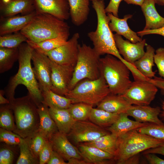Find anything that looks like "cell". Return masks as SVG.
<instances>
[{
  "label": "cell",
  "instance_id": "1",
  "mask_svg": "<svg viewBox=\"0 0 164 164\" xmlns=\"http://www.w3.org/2000/svg\"><path fill=\"white\" fill-rule=\"evenodd\" d=\"M18 48L19 69L17 73L9 79L4 91L5 94L10 103L15 98V91L17 86L24 85L28 90V94L38 106L43 100L31 64L34 49L26 42L22 43Z\"/></svg>",
  "mask_w": 164,
  "mask_h": 164
},
{
  "label": "cell",
  "instance_id": "2",
  "mask_svg": "<svg viewBox=\"0 0 164 164\" xmlns=\"http://www.w3.org/2000/svg\"><path fill=\"white\" fill-rule=\"evenodd\" d=\"M92 3L97 15V25L96 29L88 33L87 36L92 42L93 48L100 56L105 54L112 55L125 63L131 71H134L135 66L124 60L116 46L114 34L109 26L110 20L105 12L104 0H94Z\"/></svg>",
  "mask_w": 164,
  "mask_h": 164
},
{
  "label": "cell",
  "instance_id": "3",
  "mask_svg": "<svg viewBox=\"0 0 164 164\" xmlns=\"http://www.w3.org/2000/svg\"><path fill=\"white\" fill-rule=\"evenodd\" d=\"M28 40L38 43L57 37L68 39L70 27L64 20L47 13H37L20 31Z\"/></svg>",
  "mask_w": 164,
  "mask_h": 164
},
{
  "label": "cell",
  "instance_id": "4",
  "mask_svg": "<svg viewBox=\"0 0 164 164\" xmlns=\"http://www.w3.org/2000/svg\"><path fill=\"white\" fill-rule=\"evenodd\" d=\"M9 105L14 115L15 128L14 132L26 138L38 131L39 118L37 106L28 94L15 98Z\"/></svg>",
  "mask_w": 164,
  "mask_h": 164
},
{
  "label": "cell",
  "instance_id": "5",
  "mask_svg": "<svg viewBox=\"0 0 164 164\" xmlns=\"http://www.w3.org/2000/svg\"><path fill=\"white\" fill-rule=\"evenodd\" d=\"M101 74L108 84L110 93L121 95L130 86V70L123 62L114 56L107 54L100 59Z\"/></svg>",
  "mask_w": 164,
  "mask_h": 164
},
{
  "label": "cell",
  "instance_id": "6",
  "mask_svg": "<svg viewBox=\"0 0 164 164\" xmlns=\"http://www.w3.org/2000/svg\"><path fill=\"white\" fill-rule=\"evenodd\" d=\"M164 142V141L140 133L136 129L131 130L118 137V149L114 160L117 164H124L131 157Z\"/></svg>",
  "mask_w": 164,
  "mask_h": 164
},
{
  "label": "cell",
  "instance_id": "7",
  "mask_svg": "<svg viewBox=\"0 0 164 164\" xmlns=\"http://www.w3.org/2000/svg\"><path fill=\"white\" fill-rule=\"evenodd\" d=\"M110 93L108 86L101 74L97 79H85L79 82L65 96L71 100L73 104L83 102L97 105Z\"/></svg>",
  "mask_w": 164,
  "mask_h": 164
},
{
  "label": "cell",
  "instance_id": "8",
  "mask_svg": "<svg viewBox=\"0 0 164 164\" xmlns=\"http://www.w3.org/2000/svg\"><path fill=\"white\" fill-rule=\"evenodd\" d=\"M100 56L93 48L85 44H79L77 60L68 87L69 91L82 80H95L100 77Z\"/></svg>",
  "mask_w": 164,
  "mask_h": 164
},
{
  "label": "cell",
  "instance_id": "9",
  "mask_svg": "<svg viewBox=\"0 0 164 164\" xmlns=\"http://www.w3.org/2000/svg\"><path fill=\"white\" fill-rule=\"evenodd\" d=\"M158 91V88L149 80H136L121 95L132 105H149Z\"/></svg>",
  "mask_w": 164,
  "mask_h": 164
},
{
  "label": "cell",
  "instance_id": "10",
  "mask_svg": "<svg viewBox=\"0 0 164 164\" xmlns=\"http://www.w3.org/2000/svg\"><path fill=\"white\" fill-rule=\"evenodd\" d=\"M80 36L79 33L76 32L65 44L50 51L41 53L57 64L75 67L78 59Z\"/></svg>",
  "mask_w": 164,
  "mask_h": 164
},
{
  "label": "cell",
  "instance_id": "11",
  "mask_svg": "<svg viewBox=\"0 0 164 164\" xmlns=\"http://www.w3.org/2000/svg\"><path fill=\"white\" fill-rule=\"evenodd\" d=\"M110 132L89 121H75L67 135L77 145L93 141Z\"/></svg>",
  "mask_w": 164,
  "mask_h": 164
},
{
  "label": "cell",
  "instance_id": "12",
  "mask_svg": "<svg viewBox=\"0 0 164 164\" xmlns=\"http://www.w3.org/2000/svg\"><path fill=\"white\" fill-rule=\"evenodd\" d=\"M31 60L33 64V71L41 91L50 90L52 87L51 60L44 53L34 49Z\"/></svg>",
  "mask_w": 164,
  "mask_h": 164
},
{
  "label": "cell",
  "instance_id": "13",
  "mask_svg": "<svg viewBox=\"0 0 164 164\" xmlns=\"http://www.w3.org/2000/svg\"><path fill=\"white\" fill-rule=\"evenodd\" d=\"M51 90L64 96L69 92L68 87L73 77L75 67L57 64L51 60Z\"/></svg>",
  "mask_w": 164,
  "mask_h": 164
},
{
  "label": "cell",
  "instance_id": "14",
  "mask_svg": "<svg viewBox=\"0 0 164 164\" xmlns=\"http://www.w3.org/2000/svg\"><path fill=\"white\" fill-rule=\"evenodd\" d=\"M116 46L120 54L127 62L133 64L144 54V47L147 44L145 39L136 43L124 40L121 36L114 34Z\"/></svg>",
  "mask_w": 164,
  "mask_h": 164
},
{
  "label": "cell",
  "instance_id": "15",
  "mask_svg": "<svg viewBox=\"0 0 164 164\" xmlns=\"http://www.w3.org/2000/svg\"><path fill=\"white\" fill-rule=\"evenodd\" d=\"M33 0L37 13L49 14L64 21L70 17L67 0Z\"/></svg>",
  "mask_w": 164,
  "mask_h": 164
},
{
  "label": "cell",
  "instance_id": "16",
  "mask_svg": "<svg viewBox=\"0 0 164 164\" xmlns=\"http://www.w3.org/2000/svg\"><path fill=\"white\" fill-rule=\"evenodd\" d=\"M53 149L59 154L65 161L72 158L83 159L78 148L68 140L67 135L59 131L53 135L48 139Z\"/></svg>",
  "mask_w": 164,
  "mask_h": 164
},
{
  "label": "cell",
  "instance_id": "17",
  "mask_svg": "<svg viewBox=\"0 0 164 164\" xmlns=\"http://www.w3.org/2000/svg\"><path fill=\"white\" fill-rule=\"evenodd\" d=\"M35 11L33 0H0V18Z\"/></svg>",
  "mask_w": 164,
  "mask_h": 164
},
{
  "label": "cell",
  "instance_id": "18",
  "mask_svg": "<svg viewBox=\"0 0 164 164\" xmlns=\"http://www.w3.org/2000/svg\"><path fill=\"white\" fill-rule=\"evenodd\" d=\"M161 112L159 107H151L149 105H132L126 113L133 117L136 121L140 122H147L158 124H164L159 118Z\"/></svg>",
  "mask_w": 164,
  "mask_h": 164
},
{
  "label": "cell",
  "instance_id": "19",
  "mask_svg": "<svg viewBox=\"0 0 164 164\" xmlns=\"http://www.w3.org/2000/svg\"><path fill=\"white\" fill-rule=\"evenodd\" d=\"M34 11L22 15L0 18V36L18 32L25 27L36 15Z\"/></svg>",
  "mask_w": 164,
  "mask_h": 164
},
{
  "label": "cell",
  "instance_id": "20",
  "mask_svg": "<svg viewBox=\"0 0 164 164\" xmlns=\"http://www.w3.org/2000/svg\"><path fill=\"white\" fill-rule=\"evenodd\" d=\"M107 15L110 20L109 26L112 32H115L116 33L123 36L133 43H136L142 40L137 32L130 28L128 24L127 20L132 18V15H125L123 19H120L111 13H108Z\"/></svg>",
  "mask_w": 164,
  "mask_h": 164
},
{
  "label": "cell",
  "instance_id": "21",
  "mask_svg": "<svg viewBox=\"0 0 164 164\" xmlns=\"http://www.w3.org/2000/svg\"><path fill=\"white\" fill-rule=\"evenodd\" d=\"M83 159L89 164H105L111 163L114 156L96 147L82 143L77 145Z\"/></svg>",
  "mask_w": 164,
  "mask_h": 164
},
{
  "label": "cell",
  "instance_id": "22",
  "mask_svg": "<svg viewBox=\"0 0 164 164\" xmlns=\"http://www.w3.org/2000/svg\"><path fill=\"white\" fill-rule=\"evenodd\" d=\"M132 105L121 95L110 93L97 105V108L119 114L126 112Z\"/></svg>",
  "mask_w": 164,
  "mask_h": 164
},
{
  "label": "cell",
  "instance_id": "23",
  "mask_svg": "<svg viewBox=\"0 0 164 164\" xmlns=\"http://www.w3.org/2000/svg\"><path fill=\"white\" fill-rule=\"evenodd\" d=\"M128 116L126 112L120 114L117 120L106 129L118 137L130 131L144 126L149 123L134 121L130 119Z\"/></svg>",
  "mask_w": 164,
  "mask_h": 164
},
{
  "label": "cell",
  "instance_id": "24",
  "mask_svg": "<svg viewBox=\"0 0 164 164\" xmlns=\"http://www.w3.org/2000/svg\"><path fill=\"white\" fill-rule=\"evenodd\" d=\"M154 0H145L141 6L145 19L144 30L158 29L164 24V18L157 12Z\"/></svg>",
  "mask_w": 164,
  "mask_h": 164
},
{
  "label": "cell",
  "instance_id": "25",
  "mask_svg": "<svg viewBox=\"0 0 164 164\" xmlns=\"http://www.w3.org/2000/svg\"><path fill=\"white\" fill-rule=\"evenodd\" d=\"M70 17L77 26L83 24L87 20L90 12V0H67Z\"/></svg>",
  "mask_w": 164,
  "mask_h": 164
},
{
  "label": "cell",
  "instance_id": "26",
  "mask_svg": "<svg viewBox=\"0 0 164 164\" xmlns=\"http://www.w3.org/2000/svg\"><path fill=\"white\" fill-rule=\"evenodd\" d=\"M37 111L39 118L38 131L48 140L53 135L59 131L58 128L50 114L47 105L42 103L37 106Z\"/></svg>",
  "mask_w": 164,
  "mask_h": 164
},
{
  "label": "cell",
  "instance_id": "27",
  "mask_svg": "<svg viewBox=\"0 0 164 164\" xmlns=\"http://www.w3.org/2000/svg\"><path fill=\"white\" fill-rule=\"evenodd\" d=\"M146 51L143 56L135 62L133 65L143 76L148 79L155 76V72L153 71L152 67L154 65V56L155 50L150 45L146 46Z\"/></svg>",
  "mask_w": 164,
  "mask_h": 164
},
{
  "label": "cell",
  "instance_id": "28",
  "mask_svg": "<svg viewBox=\"0 0 164 164\" xmlns=\"http://www.w3.org/2000/svg\"><path fill=\"white\" fill-rule=\"evenodd\" d=\"M49 111L51 118L56 124L58 131L67 135L75 121L68 109L49 108Z\"/></svg>",
  "mask_w": 164,
  "mask_h": 164
},
{
  "label": "cell",
  "instance_id": "29",
  "mask_svg": "<svg viewBox=\"0 0 164 164\" xmlns=\"http://www.w3.org/2000/svg\"><path fill=\"white\" fill-rule=\"evenodd\" d=\"M41 92L43 100L42 103L49 108L68 109L73 104L72 101L70 98L57 94L51 90L42 91Z\"/></svg>",
  "mask_w": 164,
  "mask_h": 164
},
{
  "label": "cell",
  "instance_id": "30",
  "mask_svg": "<svg viewBox=\"0 0 164 164\" xmlns=\"http://www.w3.org/2000/svg\"><path fill=\"white\" fill-rule=\"evenodd\" d=\"M119 114L111 113L97 108H93L88 119L96 125L106 128L112 125L117 120Z\"/></svg>",
  "mask_w": 164,
  "mask_h": 164
},
{
  "label": "cell",
  "instance_id": "31",
  "mask_svg": "<svg viewBox=\"0 0 164 164\" xmlns=\"http://www.w3.org/2000/svg\"><path fill=\"white\" fill-rule=\"evenodd\" d=\"M118 138L110 133L93 141L83 143L97 148L114 156L118 149Z\"/></svg>",
  "mask_w": 164,
  "mask_h": 164
},
{
  "label": "cell",
  "instance_id": "32",
  "mask_svg": "<svg viewBox=\"0 0 164 164\" xmlns=\"http://www.w3.org/2000/svg\"><path fill=\"white\" fill-rule=\"evenodd\" d=\"M19 55L18 48L0 47V73H4L11 69L18 60Z\"/></svg>",
  "mask_w": 164,
  "mask_h": 164
},
{
  "label": "cell",
  "instance_id": "33",
  "mask_svg": "<svg viewBox=\"0 0 164 164\" xmlns=\"http://www.w3.org/2000/svg\"><path fill=\"white\" fill-rule=\"evenodd\" d=\"M68 39L62 37H57L38 43L27 40L26 43L33 49L41 52H48L65 44Z\"/></svg>",
  "mask_w": 164,
  "mask_h": 164
},
{
  "label": "cell",
  "instance_id": "34",
  "mask_svg": "<svg viewBox=\"0 0 164 164\" xmlns=\"http://www.w3.org/2000/svg\"><path fill=\"white\" fill-rule=\"evenodd\" d=\"M19 146L20 154L16 164H39V159L34 154L26 138H24Z\"/></svg>",
  "mask_w": 164,
  "mask_h": 164
},
{
  "label": "cell",
  "instance_id": "35",
  "mask_svg": "<svg viewBox=\"0 0 164 164\" xmlns=\"http://www.w3.org/2000/svg\"><path fill=\"white\" fill-rule=\"evenodd\" d=\"M93 106L89 104L79 102L72 104L68 109L75 121H85L89 119Z\"/></svg>",
  "mask_w": 164,
  "mask_h": 164
},
{
  "label": "cell",
  "instance_id": "36",
  "mask_svg": "<svg viewBox=\"0 0 164 164\" xmlns=\"http://www.w3.org/2000/svg\"><path fill=\"white\" fill-rule=\"evenodd\" d=\"M27 40L26 37L20 32L0 36V47L18 48Z\"/></svg>",
  "mask_w": 164,
  "mask_h": 164
},
{
  "label": "cell",
  "instance_id": "37",
  "mask_svg": "<svg viewBox=\"0 0 164 164\" xmlns=\"http://www.w3.org/2000/svg\"><path fill=\"white\" fill-rule=\"evenodd\" d=\"M13 111L9 104L1 105L0 107V127L13 131L15 125L13 117Z\"/></svg>",
  "mask_w": 164,
  "mask_h": 164
},
{
  "label": "cell",
  "instance_id": "38",
  "mask_svg": "<svg viewBox=\"0 0 164 164\" xmlns=\"http://www.w3.org/2000/svg\"><path fill=\"white\" fill-rule=\"evenodd\" d=\"M136 130L140 133L164 141V124H158L149 123L147 125Z\"/></svg>",
  "mask_w": 164,
  "mask_h": 164
},
{
  "label": "cell",
  "instance_id": "39",
  "mask_svg": "<svg viewBox=\"0 0 164 164\" xmlns=\"http://www.w3.org/2000/svg\"><path fill=\"white\" fill-rule=\"evenodd\" d=\"M26 138L34 154L39 159V152L48 139L38 131L31 137Z\"/></svg>",
  "mask_w": 164,
  "mask_h": 164
},
{
  "label": "cell",
  "instance_id": "40",
  "mask_svg": "<svg viewBox=\"0 0 164 164\" xmlns=\"http://www.w3.org/2000/svg\"><path fill=\"white\" fill-rule=\"evenodd\" d=\"M24 138L13 131L0 128V141L10 145H18Z\"/></svg>",
  "mask_w": 164,
  "mask_h": 164
},
{
  "label": "cell",
  "instance_id": "41",
  "mask_svg": "<svg viewBox=\"0 0 164 164\" xmlns=\"http://www.w3.org/2000/svg\"><path fill=\"white\" fill-rule=\"evenodd\" d=\"M154 61L157 67L159 75L164 78V47H159L155 51Z\"/></svg>",
  "mask_w": 164,
  "mask_h": 164
},
{
  "label": "cell",
  "instance_id": "42",
  "mask_svg": "<svg viewBox=\"0 0 164 164\" xmlns=\"http://www.w3.org/2000/svg\"><path fill=\"white\" fill-rule=\"evenodd\" d=\"M53 150L52 144L47 140L40 150L39 155V164H47Z\"/></svg>",
  "mask_w": 164,
  "mask_h": 164
},
{
  "label": "cell",
  "instance_id": "43",
  "mask_svg": "<svg viewBox=\"0 0 164 164\" xmlns=\"http://www.w3.org/2000/svg\"><path fill=\"white\" fill-rule=\"evenodd\" d=\"M14 158V152L11 149L6 147L0 148V164H12Z\"/></svg>",
  "mask_w": 164,
  "mask_h": 164
},
{
  "label": "cell",
  "instance_id": "44",
  "mask_svg": "<svg viewBox=\"0 0 164 164\" xmlns=\"http://www.w3.org/2000/svg\"><path fill=\"white\" fill-rule=\"evenodd\" d=\"M122 0H110L105 8L107 13L112 14L114 16L118 17V9L120 2Z\"/></svg>",
  "mask_w": 164,
  "mask_h": 164
},
{
  "label": "cell",
  "instance_id": "45",
  "mask_svg": "<svg viewBox=\"0 0 164 164\" xmlns=\"http://www.w3.org/2000/svg\"><path fill=\"white\" fill-rule=\"evenodd\" d=\"M47 164H67L63 157L58 152L53 150Z\"/></svg>",
  "mask_w": 164,
  "mask_h": 164
},
{
  "label": "cell",
  "instance_id": "46",
  "mask_svg": "<svg viewBox=\"0 0 164 164\" xmlns=\"http://www.w3.org/2000/svg\"><path fill=\"white\" fill-rule=\"evenodd\" d=\"M137 33L138 35L141 37L145 35L151 34L159 35L164 37V24L162 27L158 29L149 30H143Z\"/></svg>",
  "mask_w": 164,
  "mask_h": 164
},
{
  "label": "cell",
  "instance_id": "47",
  "mask_svg": "<svg viewBox=\"0 0 164 164\" xmlns=\"http://www.w3.org/2000/svg\"><path fill=\"white\" fill-rule=\"evenodd\" d=\"M149 81L159 89L161 94L164 96V78L155 76L153 78L149 79Z\"/></svg>",
  "mask_w": 164,
  "mask_h": 164
},
{
  "label": "cell",
  "instance_id": "48",
  "mask_svg": "<svg viewBox=\"0 0 164 164\" xmlns=\"http://www.w3.org/2000/svg\"><path fill=\"white\" fill-rule=\"evenodd\" d=\"M144 155L149 164H164V160L158 157L154 154L148 153Z\"/></svg>",
  "mask_w": 164,
  "mask_h": 164
},
{
  "label": "cell",
  "instance_id": "49",
  "mask_svg": "<svg viewBox=\"0 0 164 164\" xmlns=\"http://www.w3.org/2000/svg\"><path fill=\"white\" fill-rule=\"evenodd\" d=\"M143 155L148 153L159 154L164 155V142L157 147L150 148L142 152Z\"/></svg>",
  "mask_w": 164,
  "mask_h": 164
},
{
  "label": "cell",
  "instance_id": "50",
  "mask_svg": "<svg viewBox=\"0 0 164 164\" xmlns=\"http://www.w3.org/2000/svg\"><path fill=\"white\" fill-rule=\"evenodd\" d=\"M139 156L138 154L131 157L127 159L124 164H137L139 162Z\"/></svg>",
  "mask_w": 164,
  "mask_h": 164
},
{
  "label": "cell",
  "instance_id": "51",
  "mask_svg": "<svg viewBox=\"0 0 164 164\" xmlns=\"http://www.w3.org/2000/svg\"><path fill=\"white\" fill-rule=\"evenodd\" d=\"M67 162V164H89L83 159L72 158L69 159Z\"/></svg>",
  "mask_w": 164,
  "mask_h": 164
},
{
  "label": "cell",
  "instance_id": "52",
  "mask_svg": "<svg viewBox=\"0 0 164 164\" xmlns=\"http://www.w3.org/2000/svg\"><path fill=\"white\" fill-rule=\"evenodd\" d=\"M5 92L4 90H1L0 91V104L1 105L9 104L10 102L9 100L4 97Z\"/></svg>",
  "mask_w": 164,
  "mask_h": 164
},
{
  "label": "cell",
  "instance_id": "53",
  "mask_svg": "<svg viewBox=\"0 0 164 164\" xmlns=\"http://www.w3.org/2000/svg\"><path fill=\"white\" fill-rule=\"evenodd\" d=\"M145 0H122L128 4L138 5L140 6L142 5Z\"/></svg>",
  "mask_w": 164,
  "mask_h": 164
},
{
  "label": "cell",
  "instance_id": "54",
  "mask_svg": "<svg viewBox=\"0 0 164 164\" xmlns=\"http://www.w3.org/2000/svg\"><path fill=\"white\" fill-rule=\"evenodd\" d=\"M155 3L159 5H164V0H154Z\"/></svg>",
  "mask_w": 164,
  "mask_h": 164
},
{
  "label": "cell",
  "instance_id": "55",
  "mask_svg": "<svg viewBox=\"0 0 164 164\" xmlns=\"http://www.w3.org/2000/svg\"><path fill=\"white\" fill-rule=\"evenodd\" d=\"M163 114H164V103H163Z\"/></svg>",
  "mask_w": 164,
  "mask_h": 164
},
{
  "label": "cell",
  "instance_id": "56",
  "mask_svg": "<svg viewBox=\"0 0 164 164\" xmlns=\"http://www.w3.org/2000/svg\"><path fill=\"white\" fill-rule=\"evenodd\" d=\"M94 0H90V1H94Z\"/></svg>",
  "mask_w": 164,
  "mask_h": 164
}]
</instances>
